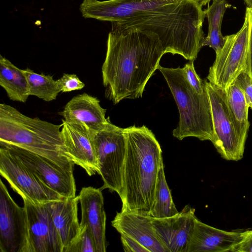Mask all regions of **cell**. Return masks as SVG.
Returning a JSON list of instances; mask_svg holds the SVG:
<instances>
[{"label": "cell", "instance_id": "603a6c76", "mask_svg": "<svg viewBox=\"0 0 252 252\" xmlns=\"http://www.w3.org/2000/svg\"><path fill=\"white\" fill-rule=\"evenodd\" d=\"M178 213L166 182L163 162L158 172L154 199L150 215L152 218L160 219L172 217Z\"/></svg>", "mask_w": 252, "mask_h": 252}, {"label": "cell", "instance_id": "f546056e", "mask_svg": "<svg viewBox=\"0 0 252 252\" xmlns=\"http://www.w3.org/2000/svg\"><path fill=\"white\" fill-rule=\"evenodd\" d=\"M121 240L124 250L126 252H150L136 240L128 236L121 235Z\"/></svg>", "mask_w": 252, "mask_h": 252}, {"label": "cell", "instance_id": "83f0119b", "mask_svg": "<svg viewBox=\"0 0 252 252\" xmlns=\"http://www.w3.org/2000/svg\"><path fill=\"white\" fill-rule=\"evenodd\" d=\"M235 80L243 90L249 107L252 109V78L242 71Z\"/></svg>", "mask_w": 252, "mask_h": 252}, {"label": "cell", "instance_id": "3957f363", "mask_svg": "<svg viewBox=\"0 0 252 252\" xmlns=\"http://www.w3.org/2000/svg\"><path fill=\"white\" fill-rule=\"evenodd\" d=\"M126 154L121 211L150 215L157 177L163 163L162 150L154 134L145 126L125 128Z\"/></svg>", "mask_w": 252, "mask_h": 252}, {"label": "cell", "instance_id": "d4e9b609", "mask_svg": "<svg viewBox=\"0 0 252 252\" xmlns=\"http://www.w3.org/2000/svg\"><path fill=\"white\" fill-rule=\"evenodd\" d=\"M66 252H96L94 237L87 224H80V233Z\"/></svg>", "mask_w": 252, "mask_h": 252}, {"label": "cell", "instance_id": "30bf717a", "mask_svg": "<svg viewBox=\"0 0 252 252\" xmlns=\"http://www.w3.org/2000/svg\"><path fill=\"white\" fill-rule=\"evenodd\" d=\"M0 252H30L27 216L0 180Z\"/></svg>", "mask_w": 252, "mask_h": 252}, {"label": "cell", "instance_id": "44dd1931", "mask_svg": "<svg viewBox=\"0 0 252 252\" xmlns=\"http://www.w3.org/2000/svg\"><path fill=\"white\" fill-rule=\"evenodd\" d=\"M0 85L13 101L25 102L30 96L27 78L9 60L0 56Z\"/></svg>", "mask_w": 252, "mask_h": 252}, {"label": "cell", "instance_id": "ba28073f", "mask_svg": "<svg viewBox=\"0 0 252 252\" xmlns=\"http://www.w3.org/2000/svg\"><path fill=\"white\" fill-rule=\"evenodd\" d=\"M209 96L214 129L211 141L221 157L238 161L243 157L245 147L241 144L230 116L226 91L204 81Z\"/></svg>", "mask_w": 252, "mask_h": 252}, {"label": "cell", "instance_id": "cb8c5ba5", "mask_svg": "<svg viewBox=\"0 0 252 252\" xmlns=\"http://www.w3.org/2000/svg\"><path fill=\"white\" fill-rule=\"evenodd\" d=\"M22 70L28 81L30 95L47 102L56 99L61 91L52 76L37 73L29 68Z\"/></svg>", "mask_w": 252, "mask_h": 252}, {"label": "cell", "instance_id": "9c48e42d", "mask_svg": "<svg viewBox=\"0 0 252 252\" xmlns=\"http://www.w3.org/2000/svg\"><path fill=\"white\" fill-rule=\"evenodd\" d=\"M0 174L23 200L43 205L64 198L45 185L15 156L0 146Z\"/></svg>", "mask_w": 252, "mask_h": 252}, {"label": "cell", "instance_id": "484cf974", "mask_svg": "<svg viewBox=\"0 0 252 252\" xmlns=\"http://www.w3.org/2000/svg\"><path fill=\"white\" fill-rule=\"evenodd\" d=\"M194 60L189 61L183 67L186 77L189 85L198 94H202L206 90L204 81L196 73L194 67Z\"/></svg>", "mask_w": 252, "mask_h": 252}, {"label": "cell", "instance_id": "ffe728a7", "mask_svg": "<svg viewBox=\"0 0 252 252\" xmlns=\"http://www.w3.org/2000/svg\"><path fill=\"white\" fill-rule=\"evenodd\" d=\"M230 116L237 137L245 147L250 127L249 106L243 90L234 80L226 90Z\"/></svg>", "mask_w": 252, "mask_h": 252}, {"label": "cell", "instance_id": "836d02e7", "mask_svg": "<svg viewBox=\"0 0 252 252\" xmlns=\"http://www.w3.org/2000/svg\"><path fill=\"white\" fill-rule=\"evenodd\" d=\"M247 7L252 8V0H244Z\"/></svg>", "mask_w": 252, "mask_h": 252}, {"label": "cell", "instance_id": "6da1fadb", "mask_svg": "<svg viewBox=\"0 0 252 252\" xmlns=\"http://www.w3.org/2000/svg\"><path fill=\"white\" fill-rule=\"evenodd\" d=\"M80 11L85 18L154 32L165 54H178L189 61L196 60L205 37V13L194 0H83Z\"/></svg>", "mask_w": 252, "mask_h": 252}, {"label": "cell", "instance_id": "7402d4cb", "mask_svg": "<svg viewBox=\"0 0 252 252\" xmlns=\"http://www.w3.org/2000/svg\"><path fill=\"white\" fill-rule=\"evenodd\" d=\"M204 10L208 23V34L204 37L201 46H208L213 48L216 53L223 47L225 41V36L221 33V24L224 14L228 8L231 7L226 0H212Z\"/></svg>", "mask_w": 252, "mask_h": 252}, {"label": "cell", "instance_id": "2e32d148", "mask_svg": "<svg viewBox=\"0 0 252 252\" xmlns=\"http://www.w3.org/2000/svg\"><path fill=\"white\" fill-rule=\"evenodd\" d=\"M152 219L148 214L121 211L111 223L121 235L136 240L150 252H167L154 230Z\"/></svg>", "mask_w": 252, "mask_h": 252}, {"label": "cell", "instance_id": "9a60e30c", "mask_svg": "<svg viewBox=\"0 0 252 252\" xmlns=\"http://www.w3.org/2000/svg\"><path fill=\"white\" fill-rule=\"evenodd\" d=\"M100 189L92 187H83L78 195L80 203V224H87L94 237L96 252H105L106 213L104 198Z\"/></svg>", "mask_w": 252, "mask_h": 252}, {"label": "cell", "instance_id": "e0dca14e", "mask_svg": "<svg viewBox=\"0 0 252 252\" xmlns=\"http://www.w3.org/2000/svg\"><path fill=\"white\" fill-rule=\"evenodd\" d=\"M243 234L212 227L196 218L187 252H231L242 240Z\"/></svg>", "mask_w": 252, "mask_h": 252}, {"label": "cell", "instance_id": "1f68e13d", "mask_svg": "<svg viewBox=\"0 0 252 252\" xmlns=\"http://www.w3.org/2000/svg\"><path fill=\"white\" fill-rule=\"evenodd\" d=\"M198 2L202 7L209 4L210 2L212 0H194Z\"/></svg>", "mask_w": 252, "mask_h": 252}, {"label": "cell", "instance_id": "7a4b0ae2", "mask_svg": "<svg viewBox=\"0 0 252 252\" xmlns=\"http://www.w3.org/2000/svg\"><path fill=\"white\" fill-rule=\"evenodd\" d=\"M165 54L156 33L112 24L101 68L106 96L115 104L141 97Z\"/></svg>", "mask_w": 252, "mask_h": 252}, {"label": "cell", "instance_id": "8fae6325", "mask_svg": "<svg viewBox=\"0 0 252 252\" xmlns=\"http://www.w3.org/2000/svg\"><path fill=\"white\" fill-rule=\"evenodd\" d=\"M15 156L45 185L64 198L76 196L73 172L65 170L50 160L25 149L0 144Z\"/></svg>", "mask_w": 252, "mask_h": 252}, {"label": "cell", "instance_id": "7c38bea8", "mask_svg": "<svg viewBox=\"0 0 252 252\" xmlns=\"http://www.w3.org/2000/svg\"><path fill=\"white\" fill-rule=\"evenodd\" d=\"M29 231L30 252H63V246L50 212L44 204L23 199Z\"/></svg>", "mask_w": 252, "mask_h": 252}, {"label": "cell", "instance_id": "8992f818", "mask_svg": "<svg viewBox=\"0 0 252 252\" xmlns=\"http://www.w3.org/2000/svg\"><path fill=\"white\" fill-rule=\"evenodd\" d=\"M99 174L103 185L101 190L108 189L121 198L123 194L124 167L126 154L125 128L110 122L103 128L92 130Z\"/></svg>", "mask_w": 252, "mask_h": 252}, {"label": "cell", "instance_id": "4316f807", "mask_svg": "<svg viewBox=\"0 0 252 252\" xmlns=\"http://www.w3.org/2000/svg\"><path fill=\"white\" fill-rule=\"evenodd\" d=\"M61 92L67 93L80 90L85 87V84L74 74L64 73L63 76L56 80Z\"/></svg>", "mask_w": 252, "mask_h": 252}, {"label": "cell", "instance_id": "d6a6232c", "mask_svg": "<svg viewBox=\"0 0 252 252\" xmlns=\"http://www.w3.org/2000/svg\"><path fill=\"white\" fill-rule=\"evenodd\" d=\"M135 0L149 1H164V2H176L179 0Z\"/></svg>", "mask_w": 252, "mask_h": 252}, {"label": "cell", "instance_id": "f1b7e54d", "mask_svg": "<svg viewBox=\"0 0 252 252\" xmlns=\"http://www.w3.org/2000/svg\"><path fill=\"white\" fill-rule=\"evenodd\" d=\"M246 13L249 20L248 41L245 71L252 78V8L247 7Z\"/></svg>", "mask_w": 252, "mask_h": 252}, {"label": "cell", "instance_id": "d6986e66", "mask_svg": "<svg viewBox=\"0 0 252 252\" xmlns=\"http://www.w3.org/2000/svg\"><path fill=\"white\" fill-rule=\"evenodd\" d=\"M78 196L64 198L45 204L59 234L63 252H66L80 232L78 218Z\"/></svg>", "mask_w": 252, "mask_h": 252}, {"label": "cell", "instance_id": "5bb4252c", "mask_svg": "<svg viewBox=\"0 0 252 252\" xmlns=\"http://www.w3.org/2000/svg\"><path fill=\"white\" fill-rule=\"evenodd\" d=\"M194 212V209L186 205L172 217L152 219L154 230L167 252H188L196 218Z\"/></svg>", "mask_w": 252, "mask_h": 252}, {"label": "cell", "instance_id": "52a82bcc", "mask_svg": "<svg viewBox=\"0 0 252 252\" xmlns=\"http://www.w3.org/2000/svg\"><path fill=\"white\" fill-rule=\"evenodd\" d=\"M249 34V20L245 12L244 23L234 34L225 36L222 48L217 53L207 78L213 85L227 90L239 74L245 70Z\"/></svg>", "mask_w": 252, "mask_h": 252}, {"label": "cell", "instance_id": "5b68a950", "mask_svg": "<svg viewBox=\"0 0 252 252\" xmlns=\"http://www.w3.org/2000/svg\"><path fill=\"white\" fill-rule=\"evenodd\" d=\"M162 73L173 96L179 112V122L173 135L181 140L194 137L212 141L213 124L211 105L206 91L197 93L189 83L183 68H158Z\"/></svg>", "mask_w": 252, "mask_h": 252}, {"label": "cell", "instance_id": "4fadbf2b", "mask_svg": "<svg viewBox=\"0 0 252 252\" xmlns=\"http://www.w3.org/2000/svg\"><path fill=\"white\" fill-rule=\"evenodd\" d=\"M61 135L65 156L89 176L98 173L93 131L86 126L62 120Z\"/></svg>", "mask_w": 252, "mask_h": 252}, {"label": "cell", "instance_id": "ac0fdd59", "mask_svg": "<svg viewBox=\"0 0 252 252\" xmlns=\"http://www.w3.org/2000/svg\"><path fill=\"white\" fill-rule=\"evenodd\" d=\"M106 109L99 100L87 93L72 97L65 105L61 114L66 121L82 125L90 130L104 128L110 122L105 118Z\"/></svg>", "mask_w": 252, "mask_h": 252}, {"label": "cell", "instance_id": "277c9868", "mask_svg": "<svg viewBox=\"0 0 252 252\" xmlns=\"http://www.w3.org/2000/svg\"><path fill=\"white\" fill-rule=\"evenodd\" d=\"M62 124L27 116L14 107L0 104V144L17 146L73 172L74 164L64 153Z\"/></svg>", "mask_w": 252, "mask_h": 252}, {"label": "cell", "instance_id": "4dcf8cb0", "mask_svg": "<svg viewBox=\"0 0 252 252\" xmlns=\"http://www.w3.org/2000/svg\"><path fill=\"white\" fill-rule=\"evenodd\" d=\"M231 252H252V229L244 231L243 238Z\"/></svg>", "mask_w": 252, "mask_h": 252}]
</instances>
